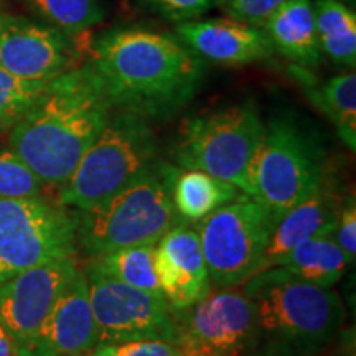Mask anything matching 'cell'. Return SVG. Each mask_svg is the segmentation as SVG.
Instances as JSON below:
<instances>
[{"label":"cell","mask_w":356,"mask_h":356,"mask_svg":"<svg viewBox=\"0 0 356 356\" xmlns=\"http://www.w3.org/2000/svg\"><path fill=\"white\" fill-rule=\"evenodd\" d=\"M289 0H218L228 19L262 29L273 13Z\"/></svg>","instance_id":"obj_27"},{"label":"cell","mask_w":356,"mask_h":356,"mask_svg":"<svg viewBox=\"0 0 356 356\" xmlns=\"http://www.w3.org/2000/svg\"><path fill=\"white\" fill-rule=\"evenodd\" d=\"M337 208L330 195L318 188L275 222L261 261V273L280 266L289 252L305 239L335 229Z\"/></svg>","instance_id":"obj_17"},{"label":"cell","mask_w":356,"mask_h":356,"mask_svg":"<svg viewBox=\"0 0 356 356\" xmlns=\"http://www.w3.org/2000/svg\"><path fill=\"white\" fill-rule=\"evenodd\" d=\"M155 167L157 142L147 119L115 111L60 186V202L76 210H89Z\"/></svg>","instance_id":"obj_5"},{"label":"cell","mask_w":356,"mask_h":356,"mask_svg":"<svg viewBox=\"0 0 356 356\" xmlns=\"http://www.w3.org/2000/svg\"><path fill=\"white\" fill-rule=\"evenodd\" d=\"M262 134L259 111L248 102L193 115L181 124L175 160L178 167L210 173L252 197L249 170Z\"/></svg>","instance_id":"obj_6"},{"label":"cell","mask_w":356,"mask_h":356,"mask_svg":"<svg viewBox=\"0 0 356 356\" xmlns=\"http://www.w3.org/2000/svg\"><path fill=\"white\" fill-rule=\"evenodd\" d=\"M297 78L304 79V88L309 99L314 102L322 113L327 115L330 121L335 124L338 134L345 144L355 150L356 145V74L343 73L337 74L323 83L322 86H315L309 81V78H302L297 74Z\"/></svg>","instance_id":"obj_21"},{"label":"cell","mask_w":356,"mask_h":356,"mask_svg":"<svg viewBox=\"0 0 356 356\" xmlns=\"http://www.w3.org/2000/svg\"><path fill=\"white\" fill-rule=\"evenodd\" d=\"M177 40L202 60L220 65L254 63L274 51L264 30L228 17L178 24Z\"/></svg>","instance_id":"obj_16"},{"label":"cell","mask_w":356,"mask_h":356,"mask_svg":"<svg viewBox=\"0 0 356 356\" xmlns=\"http://www.w3.org/2000/svg\"><path fill=\"white\" fill-rule=\"evenodd\" d=\"M26 3L55 29L68 35L86 32L104 17L101 0H26Z\"/></svg>","instance_id":"obj_24"},{"label":"cell","mask_w":356,"mask_h":356,"mask_svg":"<svg viewBox=\"0 0 356 356\" xmlns=\"http://www.w3.org/2000/svg\"><path fill=\"white\" fill-rule=\"evenodd\" d=\"M348 266V261L333 238V231L302 241L280 264L293 277L318 287L335 286Z\"/></svg>","instance_id":"obj_20"},{"label":"cell","mask_w":356,"mask_h":356,"mask_svg":"<svg viewBox=\"0 0 356 356\" xmlns=\"http://www.w3.org/2000/svg\"><path fill=\"white\" fill-rule=\"evenodd\" d=\"M44 184L13 150L0 149V198L42 197Z\"/></svg>","instance_id":"obj_26"},{"label":"cell","mask_w":356,"mask_h":356,"mask_svg":"<svg viewBox=\"0 0 356 356\" xmlns=\"http://www.w3.org/2000/svg\"><path fill=\"white\" fill-rule=\"evenodd\" d=\"M78 270L73 256L33 266L0 284V325L17 350L33 340Z\"/></svg>","instance_id":"obj_12"},{"label":"cell","mask_w":356,"mask_h":356,"mask_svg":"<svg viewBox=\"0 0 356 356\" xmlns=\"http://www.w3.org/2000/svg\"><path fill=\"white\" fill-rule=\"evenodd\" d=\"M243 191L228 181L191 168L173 167L170 178V197L173 208L181 221H200L218 208L225 207Z\"/></svg>","instance_id":"obj_19"},{"label":"cell","mask_w":356,"mask_h":356,"mask_svg":"<svg viewBox=\"0 0 356 356\" xmlns=\"http://www.w3.org/2000/svg\"><path fill=\"white\" fill-rule=\"evenodd\" d=\"M173 167L159 165L104 203L78 210L76 244L89 259L132 246H155L181 222L170 197Z\"/></svg>","instance_id":"obj_4"},{"label":"cell","mask_w":356,"mask_h":356,"mask_svg":"<svg viewBox=\"0 0 356 356\" xmlns=\"http://www.w3.org/2000/svg\"><path fill=\"white\" fill-rule=\"evenodd\" d=\"M0 356H19L15 343L2 325H0Z\"/></svg>","instance_id":"obj_31"},{"label":"cell","mask_w":356,"mask_h":356,"mask_svg":"<svg viewBox=\"0 0 356 356\" xmlns=\"http://www.w3.org/2000/svg\"><path fill=\"white\" fill-rule=\"evenodd\" d=\"M88 65L111 108L144 119H165L193 99L204 63L180 40L150 30L101 35Z\"/></svg>","instance_id":"obj_1"},{"label":"cell","mask_w":356,"mask_h":356,"mask_svg":"<svg viewBox=\"0 0 356 356\" xmlns=\"http://www.w3.org/2000/svg\"><path fill=\"white\" fill-rule=\"evenodd\" d=\"M78 215L63 203L0 198V284L12 275L76 254Z\"/></svg>","instance_id":"obj_9"},{"label":"cell","mask_w":356,"mask_h":356,"mask_svg":"<svg viewBox=\"0 0 356 356\" xmlns=\"http://www.w3.org/2000/svg\"><path fill=\"white\" fill-rule=\"evenodd\" d=\"M333 238L345 254L348 264H353L356 256V203L353 195L346 198L340 215H337Z\"/></svg>","instance_id":"obj_29"},{"label":"cell","mask_w":356,"mask_h":356,"mask_svg":"<svg viewBox=\"0 0 356 356\" xmlns=\"http://www.w3.org/2000/svg\"><path fill=\"white\" fill-rule=\"evenodd\" d=\"M99 345L89 304L88 280L79 269L53 305L37 335L17 350L19 356H83Z\"/></svg>","instance_id":"obj_14"},{"label":"cell","mask_w":356,"mask_h":356,"mask_svg":"<svg viewBox=\"0 0 356 356\" xmlns=\"http://www.w3.org/2000/svg\"><path fill=\"white\" fill-rule=\"evenodd\" d=\"M47 84L22 79L0 68V131L15 126L42 96Z\"/></svg>","instance_id":"obj_25"},{"label":"cell","mask_w":356,"mask_h":356,"mask_svg":"<svg viewBox=\"0 0 356 356\" xmlns=\"http://www.w3.org/2000/svg\"><path fill=\"white\" fill-rule=\"evenodd\" d=\"M83 356H114V346L99 343V345H96L92 350H89L88 353H84Z\"/></svg>","instance_id":"obj_32"},{"label":"cell","mask_w":356,"mask_h":356,"mask_svg":"<svg viewBox=\"0 0 356 356\" xmlns=\"http://www.w3.org/2000/svg\"><path fill=\"white\" fill-rule=\"evenodd\" d=\"M275 51L302 66L318 65L320 50L312 0H289L262 26Z\"/></svg>","instance_id":"obj_18"},{"label":"cell","mask_w":356,"mask_h":356,"mask_svg":"<svg viewBox=\"0 0 356 356\" xmlns=\"http://www.w3.org/2000/svg\"><path fill=\"white\" fill-rule=\"evenodd\" d=\"M71 35L37 22L0 17V68L29 81L50 83L74 68Z\"/></svg>","instance_id":"obj_13"},{"label":"cell","mask_w":356,"mask_h":356,"mask_svg":"<svg viewBox=\"0 0 356 356\" xmlns=\"http://www.w3.org/2000/svg\"><path fill=\"white\" fill-rule=\"evenodd\" d=\"M140 2L163 19L184 24L198 19L213 6H216L218 0H140Z\"/></svg>","instance_id":"obj_28"},{"label":"cell","mask_w":356,"mask_h":356,"mask_svg":"<svg viewBox=\"0 0 356 356\" xmlns=\"http://www.w3.org/2000/svg\"><path fill=\"white\" fill-rule=\"evenodd\" d=\"M113 108L88 63L47 84L10 131V149L44 185L61 186L104 127Z\"/></svg>","instance_id":"obj_2"},{"label":"cell","mask_w":356,"mask_h":356,"mask_svg":"<svg viewBox=\"0 0 356 356\" xmlns=\"http://www.w3.org/2000/svg\"><path fill=\"white\" fill-rule=\"evenodd\" d=\"M177 320L185 356H243L261 340L254 304L233 287L211 291Z\"/></svg>","instance_id":"obj_11"},{"label":"cell","mask_w":356,"mask_h":356,"mask_svg":"<svg viewBox=\"0 0 356 356\" xmlns=\"http://www.w3.org/2000/svg\"><path fill=\"white\" fill-rule=\"evenodd\" d=\"M274 226V216L246 193L200 220L197 233L211 284L243 286L259 274Z\"/></svg>","instance_id":"obj_8"},{"label":"cell","mask_w":356,"mask_h":356,"mask_svg":"<svg viewBox=\"0 0 356 356\" xmlns=\"http://www.w3.org/2000/svg\"><path fill=\"white\" fill-rule=\"evenodd\" d=\"M249 178L252 198L277 222L284 213L322 188V159L293 124L273 121L264 126Z\"/></svg>","instance_id":"obj_7"},{"label":"cell","mask_w":356,"mask_h":356,"mask_svg":"<svg viewBox=\"0 0 356 356\" xmlns=\"http://www.w3.org/2000/svg\"><path fill=\"white\" fill-rule=\"evenodd\" d=\"M88 264L119 282L162 296L157 274H155V246L118 249V251L95 257Z\"/></svg>","instance_id":"obj_23"},{"label":"cell","mask_w":356,"mask_h":356,"mask_svg":"<svg viewBox=\"0 0 356 356\" xmlns=\"http://www.w3.org/2000/svg\"><path fill=\"white\" fill-rule=\"evenodd\" d=\"M83 270L99 343L119 345L149 338L181 343L177 312L162 296L119 282L89 264Z\"/></svg>","instance_id":"obj_10"},{"label":"cell","mask_w":356,"mask_h":356,"mask_svg":"<svg viewBox=\"0 0 356 356\" xmlns=\"http://www.w3.org/2000/svg\"><path fill=\"white\" fill-rule=\"evenodd\" d=\"M155 274L160 293L175 312L186 310L211 292L197 229L181 221L162 236L155 244Z\"/></svg>","instance_id":"obj_15"},{"label":"cell","mask_w":356,"mask_h":356,"mask_svg":"<svg viewBox=\"0 0 356 356\" xmlns=\"http://www.w3.org/2000/svg\"><path fill=\"white\" fill-rule=\"evenodd\" d=\"M114 356H185L184 346L168 340H134L113 345Z\"/></svg>","instance_id":"obj_30"},{"label":"cell","mask_w":356,"mask_h":356,"mask_svg":"<svg viewBox=\"0 0 356 356\" xmlns=\"http://www.w3.org/2000/svg\"><path fill=\"white\" fill-rule=\"evenodd\" d=\"M243 291L256 307L269 356L317 353L337 337L346 317L337 292L293 277L280 266L252 275Z\"/></svg>","instance_id":"obj_3"},{"label":"cell","mask_w":356,"mask_h":356,"mask_svg":"<svg viewBox=\"0 0 356 356\" xmlns=\"http://www.w3.org/2000/svg\"><path fill=\"white\" fill-rule=\"evenodd\" d=\"M320 50L335 63L355 66L356 15L340 0H314Z\"/></svg>","instance_id":"obj_22"}]
</instances>
